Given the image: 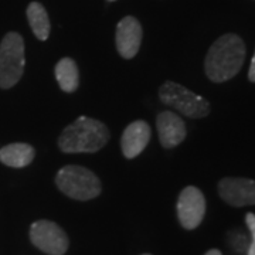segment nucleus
<instances>
[{
    "label": "nucleus",
    "instance_id": "obj_1",
    "mask_svg": "<svg viewBox=\"0 0 255 255\" xmlns=\"http://www.w3.org/2000/svg\"><path fill=\"white\" fill-rule=\"evenodd\" d=\"M246 60L244 40L237 34L228 33L219 37L206 55L204 70L210 81L226 82L234 78Z\"/></svg>",
    "mask_w": 255,
    "mask_h": 255
},
{
    "label": "nucleus",
    "instance_id": "obj_2",
    "mask_svg": "<svg viewBox=\"0 0 255 255\" xmlns=\"http://www.w3.org/2000/svg\"><path fill=\"white\" fill-rule=\"evenodd\" d=\"M110 140V130L101 121L80 117L64 128L58 137V146L64 153H94Z\"/></svg>",
    "mask_w": 255,
    "mask_h": 255
},
{
    "label": "nucleus",
    "instance_id": "obj_3",
    "mask_svg": "<svg viewBox=\"0 0 255 255\" xmlns=\"http://www.w3.org/2000/svg\"><path fill=\"white\" fill-rule=\"evenodd\" d=\"M55 184L65 196L74 200L87 201L98 197L102 190L98 176L87 167L67 164L58 170Z\"/></svg>",
    "mask_w": 255,
    "mask_h": 255
},
{
    "label": "nucleus",
    "instance_id": "obj_4",
    "mask_svg": "<svg viewBox=\"0 0 255 255\" xmlns=\"http://www.w3.org/2000/svg\"><path fill=\"white\" fill-rule=\"evenodd\" d=\"M159 98L164 105L173 108L187 118H204L210 114L209 101L177 82H164L159 88Z\"/></svg>",
    "mask_w": 255,
    "mask_h": 255
},
{
    "label": "nucleus",
    "instance_id": "obj_5",
    "mask_svg": "<svg viewBox=\"0 0 255 255\" xmlns=\"http://www.w3.org/2000/svg\"><path fill=\"white\" fill-rule=\"evenodd\" d=\"M24 41L18 33H7L0 43V88L14 87L24 71Z\"/></svg>",
    "mask_w": 255,
    "mask_h": 255
},
{
    "label": "nucleus",
    "instance_id": "obj_6",
    "mask_svg": "<svg viewBox=\"0 0 255 255\" xmlns=\"http://www.w3.org/2000/svg\"><path fill=\"white\" fill-rule=\"evenodd\" d=\"M33 246L48 255H64L68 250V237L58 224L48 220H38L30 227Z\"/></svg>",
    "mask_w": 255,
    "mask_h": 255
},
{
    "label": "nucleus",
    "instance_id": "obj_7",
    "mask_svg": "<svg viewBox=\"0 0 255 255\" xmlns=\"http://www.w3.org/2000/svg\"><path fill=\"white\" fill-rule=\"evenodd\" d=\"M206 214L204 194L194 186L184 187L177 199V217L186 230H194L201 224Z\"/></svg>",
    "mask_w": 255,
    "mask_h": 255
},
{
    "label": "nucleus",
    "instance_id": "obj_8",
    "mask_svg": "<svg viewBox=\"0 0 255 255\" xmlns=\"http://www.w3.org/2000/svg\"><path fill=\"white\" fill-rule=\"evenodd\" d=\"M219 194L234 207L255 206V180L246 177H224L219 183Z\"/></svg>",
    "mask_w": 255,
    "mask_h": 255
},
{
    "label": "nucleus",
    "instance_id": "obj_9",
    "mask_svg": "<svg viewBox=\"0 0 255 255\" xmlns=\"http://www.w3.org/2000/svg\"><path fill=\"white\" fill-rule=\"evenodd\" d=\"M117 50L124 58H133L142 44V26L133 16L124 17L117 26L115 33Z\"/></svg>",
    "mask_w": 255,
    "mask_h": 255
},
{
    "label": "nucleus",
    "instance_id": "obj_10",
    "mask_svg": "<svg viewBox=\"0 0 255 255\" xmlns=\"http://www.w3.org/2000/svg\"><path fill=\"white\" fill-rule=\"evenodd\" d=\"M156 128L159 133V140L166 149H173L180 145L187 135L184 121L172 111H163L157 115Z\"/></svg>",
    "mask_w": 255,
    "mask_h": 255
},
{
    "label": "nucleus",
    "instance_id": "obj_11",
    "mask_svg": "<svg viewBox=\"0 0 255 255\" xmlns=\"http://www.w3.org/2000/svg\"><path fill=\"white\" fill-rule=\"evenodd\" d=\"M152 136L150 127L145 121H135L129 124L121 137L122 153L127 159H133L145 149Z\"/></svg>",
    "mask_w": 255,
    "mask_h": 255
},
{
    "label": "nucleus",
    "instance_id": "obj_12",
    "mask_svg": "<svg viewBox=\"0 0 255 255\" xmlns=\"http://www.w3.org/2000/svg\"><path fill=\"white\" fill-rule=\"evenodd\" d=\"M34 156V147L27 143H10L0 149V162L9 167H26Z\"/></svg>",
    "mask_w": 255,
    "mask_h": 255
},
{
    "label": "nucleus",
    "instance_id": "obj_13",
    "mask_svg": "<svg viewBox=\"0 0 255 255\" xmlns=\"http://www.w3.org/2000/svg\"><path fill=\"white\" fill-rule=\"evenodd\" d=\"M55 78L64 92H74L80 85V71L73 58H61L55 65Z\"/></svg>",
    "mask_w": 255,
    "mask_h": 255
},
{
    "label": "nucleus",
    "instance_id": "obj_14",
    "mask_svg": "<svg viewBox=\"0 0 255 255\" xmlns=\"http://www.w3.org/2000/svg\"><path fill=\"white\" fill-rule=\"evenodd\" d=\"M26 13H27V20L34 36L40 41H46L50 36L51 27H50V18H48L44 6L38 1H31L28 4Z\"/></svg>",
    "mask_w": 255,
    "mask_h": 255
},
{
    "label": "nucleus",
    "instance_id": "obj_15",
    "mask_svg": "<svg viewBox=\"0 0 255 255\" xmlns=\"http://www.w3.org/2000/svg\"><path fill=\"white\" fill-rule=\"evenodd\" d=\"M246 223L251 233V244L248 246V255H255V214L248 213L246 216Z\"/></svg>",
    "mask_w": 255,
    "mask_h": 255
},
{
    "label": "nucleus",
    "instance_id": "obj_16",
    "mask_svg": "<svg viewBox=\"0 0 255 255\" xmlns=\"http://www.w3.org/2000/svg\"><path fill=\"white\" fill-rule=\"evenodd\" d=\"M248 78L250 81L255 82V54L251 60V65H250V71H248Z\"/></svg>",
    "mask_w": 255,
    "mask_h": 255
},
{
    "label": "nucleus",
    "instance_id": "obj_17",
    "mask_svg": "<svg viewBox=\"0 0 255 255\" xmlns=\"http://www.w3.org/2000/svg\"><path fill=\"white\" fill-rule=\"evenodd\" d=\"M204 255H223V254L220 253L219 250H210V251H207Z\"/></svg>",
    "mask_w": 255,
    "mask_h": 255
},
{
    "label": "nucleus",
    "instance_id": "obj_18",
    "mask_svg": "<svg viewBox=\"0 0 255 255\" xmlns=\"http://www.w3.org/2000/svg\"><path fill=\"white\" fill-rule=\"evenodd\" d=\"M108 1H115V0H108Z\"/></svg>",
    "mask_w": 255,
    "mask_h": 255
},
{
    "label": "nucleus",
    "instance_id": "obj_19",
    "mask_svg": "<svg viewBox=\"0 0 255 255\" xmlns=\"http://www.w3.org/2000/svg\"><path fill=\"white\" fill-rule=\"evenodd\" d=\"M143 255H150V254H143Z\"/></svg>",
    "mask_w": 255,
    "mask_h": 255
}]
</instances>
